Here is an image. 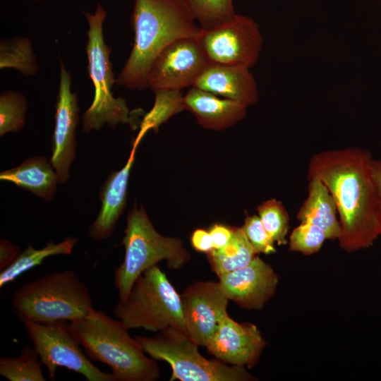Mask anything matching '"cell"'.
Returning a JSON list of instances; mask_svg holds the SVG:
<instances>
[{"label":"cell","instance_id":"obj_1","mask_svg":"<svg viewBox=\"0 0 381 381\" xmlns=\"http://www.w3.org/2000/svg\"><path fill=\"white\" fill-rule=\"evenodd\" d=\"M373 161L369 151L358 147L322 151L309 161L308 176L321 180L335 200L337 240L347 252L368 248L381 235Z\"/></svg>","mask_w":381,"mask_h":381},{"label":"cell","instance_id":"obj_2","mask_svg":"<svg viewBox=\"0 0 381 381\" xmlns=\"http://www.w3.org/2000/svg\"><path fill=\"white\" fill-rule=\"evenodd\" d=\"M131 20L133 47L115 84L142 90L161 52L178 39L196 37L200 28L179 0H134Z\"/></svg>","mask_w":381,"mask_h":381},{"label":"cell","instance_id":"obj_3","mask_svg":"<svg viewBox=\"0 0 381 381\" xmlns=\"http://www.w3.org/2000/svg\"><path fill=\"white\" fill-rule=\"evenodd\" d=\"M70 329L90 360L107 365L116 381H155L160 370L147 356L128 327L92 308L84 317L70 322Z\"/></svg>","mask_w":381,"mask_h":381},{"label":"cell","instance_id":"obj_4","mask_svg":"<svg viewBox=\"0 0 381 381\" xmlns=\"http://www.w3.org/2000/svg\"><path fill=\"white\" fill-rule=\"evenodd\" d=\"M11 305L21 321H75L93 308L92 298L73 270L39 277L18 287Z\"/></svg>","mask_w":381,"mask_h":381},{"label":"cell","instance_id":"obj_5","mask_svg":"<svg viewBox=\"0 0 381 381\" xmlns=\"http://www.w3.org/2000/svg\"><path fill=\"white\" fill-rule=\"evenodd\" d=\"M124 232V259L114 274L119 301L126 298L135 280L147 269L165 260L169 268L178 270L190 259L181 239L159 234L142 207L135 205L129 213Z\"/></svg>","mask_w":381,"mask_h":381},{"label":"cell","instance_id":"obj_6","mask_svg":"<svg viewBox=\"0 0 381 381\" xmlns=\"http://www.w3.org/2000/svg\"><path fill=\"white\" fill-rule=\"evenodd\" d=\"M88 24L86 54L87 71L94 85V97L82 119V131L88 133L99 131L104 124L110 128L119 123H130V111L126 101L114 97L111 88L116 83L110 59L111 49L104 41L103 25L107 12L97 3L94 13L85 12Z\"/></svg>","mask_w":381,"mask_h":381},{"label":"cell","instance_id":"obj_7","mask_svg":"<svg viewBox=\"0 0 381 381\" xmlns=\"http://www.w3.org/2000/svg\"><path fill=\"white\" fill-rule=\"evenodd\" d=\"M145 352L156 361L168 363L170 381H253L257 377L245 367L229 365L200 353L199 345L180 329L169 327L153 337L136 336Z\"/></svg>","mask_w":381,"mask_h":381},{"label":"cell","instance_id":"obj_8","mask_svg":"<svg viewBox=\"0 0 381 381\" xmlns=\"http://www.w3.org/2000/svg\"><path fill=\"white\" fill-rule=\"evenodd\" d=\"M113 313L128 329L157 332L174 327L185 332L181 296L157 265L138 277L126 298L116 304Z\"/></svg>","mask_w":381,"mask_h":381},{"label":"cell","instance_id":"obj_9","mask_svg":"<svg viewBox=\"0 0 381 381\" xmlns=\"http://www.w3.org/2000/svg\"><path fill=\"white\" fill-rule=\"evenodd\" d=\"M40 360L51 380H54L58 367L82 375L87 381H116L111 373L102 371L81 351L68 320L50 323L22 321Z\"/></svg>","mask_w":381,"mask_h":381},{"label":"cell","instance_id":"obj_10","mask_svg":"<svg viewBox=\"0 0 381 381\" xmlns=\"http://www.w3.org/2000/svg\"><path fill=\"white\" fill-rule=\"evenodd\" d=\"M195 37L210 64L248 68L258 61L263 44L258 24L241 14L222 25L200 28Z\"/></svg>","mask_w":381,"mask_h":381},{"label":"cell","instance_id":"obj_11","mask_svg":"<svg viewBox=\"0 0 381 381\" xmlns=\"http://www.w3.org/2000/svg\"><path fill=\"white\" fill-rule=\"evenodd\" d=\"M209 64L195 37L178 39L154 61L148 74V87L155 92L193 87Z\"/></svg>","mask_w":381,"mask_h":381},{"label":"cell","instance_id":"obj_12","mask_svg":"<svg viewBox=\"0 0 381 381\" xmlns=\"http://www.w3.org/2000/svg\"><path fill=\"white\" fill-rule=\"evenodd\" d=\"M181 296L186 334L197 344L205 346L226 311L229 299L219 282H197Z\"/></svg>","mask_w":381,"mask_h":381},{"label":"cell","instance_id":"obj_13","mask_svg":"<svg viewBox=\"0 0 381 381\" xmlns=\"http://www.w3.org/2000/svg\"><path fill=\"white\" fill-rule=\"evenodd\" d=\"M78 121L77 94L71 91V73L61 61L52 135V155L50 159L59 183H66L70 177V167L75 157V129Z\"/></svg>","mask_w":381,"mask_h":381},{"label":"cell","instance_id":"obj_14","mask_svg":"<svg viewBox=\"0 0 381 381\" xmlns=\"http://www.w3.org/2000/svg\"><path fill=\"white\" fill-rule=\"evenodd\" d=\"M267 345L259 329L250 322H238L226 314L205 347L215 358L234 365L253 367Z\"/></svg>","mask_w":381,"mask_h":381},{"label":"cell","instance_id":"obj_15","mask_svg":"<svg viewBox=\"0 0 381 381\" xmlns=\"http://www.w3.org/2000/svg\"><path fill=\"white\" fill-rule=\"evenodd\" d=\"M227 298L247 310H260L277 288L279 277L259 256L246 267L219 277Z\"/></svg>","mask_w":381,"mask_h":381},{"label":"cell","instance_id":"obj_16","mask_svg":"<svg viewBox=\"0 0 381 381\" xmlns=\"http://www.w3.org/2000/svg\"><path fill=\"white\" fill-rule=\"evenodd\" d=\"M194 87L238 102L246 107L258 101L256 80L250 68L210 64Z\"/></svg>","mask_w":381,"mask_h":381},{"label":"cell","instance_id":"obj_17","mask_svg":"<svg viewBox=\"0 0 381 381\" xmlns=\"http://www.w3.org/2000/svg\"><path fill=\"white\" fill-rule=\"evenodd\" d=\"M136 148L137 146L133 145L125 166L118 171L111 172L100 190L102 207L87 231L88 236L95 241L105 240L112 235L124 210L130 171L135 161Z\"/></svg>","mask_w":381,"mask_h":381},{"label":"cell","instance_id":"obj_18","mask_svg":"<svg viewBox=\"0 0 381 381\" xmlns=\"http://www.w3.org/2000/svg\"><path fill=\"white\" fill-rule=\"evenodd\" d=\"M183 104L185 110L190 111L202 128L214 131L234 126L244 119L248 108L194 86L183 95Z\"/></svg>","mask_w":381,"mask_h":381},{"label":"cell","instance_id":"obj_19","mask_svg":"<svg viewBox=\"0 0 381 381\" xmlns=\"http://www.w3.org/2000/svg\"><path fill=\"white\" fill-rule=\"evenodd\" d=\"M335 200L324 183L308 176V195L297 212L301 222H310L322 229L327 239H338L340 224Z\"/></svg>","mask_w":381,"mask_h":381},{"label":"cell","instance_id":"obj_20","mask_svg":"<svg viewBox=\"0 0 381 381\" xmlns=\"http://www.w3.org/2000/svg\"><path fill=\"white\" fill-rule=\"evenodd\" d=\"M0 180L11 182L45 201L53 198L59 183L51 160L45 156L28 158L19 166L1 172Z\"/></svg>","mask_w":381,"mask_h":381},{"label":"cell","instance_id":"obj_21","mask_svg":"<svg viewBox=\"0 0 381 381\" xmlns=\"http://www.w3.org/2000/svg\"><path fill=\"white\" fill-rule=\"evenodd\" d=\"M257 255L242 228H234L229 243L214 248L207 258L212 270L218 277L248 265Z\"/></svg>","mask_w":381,"mask_h":381},{"label":"cell","instance_id":"obj_22","mask_svg":"<svg viewBox=\"0 0 381 381\" xmlns=\"http://www.w3.org/2000/svg\"><path fill=\"white\" fill-rule=\"evenodd\" d=\"M77 243V238L68 236L58 243L48 241L41 249H36L30 243L9 267L0 272V287H4L24 272L41 265L49 256L71 255Z\"/></svg>","mask_w":381,"mask_h":381},{"label":"cell","instance_id":"obj_23","mask_svg":"<svg viewBox=\"0 0 381 381\" xmlns=\"http://www.w3.org/2000/svg\"><path fill=\"white\" fill-rule=\"evenodd\" d=\"M13 68L25 77L39 71L31 40L24 36L4 38L0 42V69Z\"/></svg>","mask_w":381,"mask_h":381},{"label":"cell","instance_id":"obj_24","mask_svg":"<svg viewBox=\"0 0 381 381\" xmlns=\"http://www.w3.org/2000/svg\"><path fill=\"white\" fill-rule=\"evenodd\" d=\"M155 94L154 106L145 116L139 133L133 143L136 146L149 130L156 131L170 117L185 110L183 95L181 90H159L155 92Z\"/></svg>","mask_w":381,"mask_h":381},{"label":"cell","instance_id":"obj_25","mask_svg":"<svg viewBox=\"0 0 381 381\" xmlns=\"http://www.w3.org/2000/svg\"><path fill=\"white\" fill-rule=\"evenodd\" d=\"M42 365L35 349L24 346L18 356L0 358V375L9 381H44Z\"/></svg>","mask_w":381,"mask_h":381},{"label":"cell","instance_id":"obj_26","mask_svg":"<svg viewBox=\"0 0 381 381\" xmlns=\"http://www.w3.org/2000/svg\"><path fill=\"white\" fill-rule=\"evenodd\" d=\"M202 29L211 28L233 19V0H179Z\"/></svg>","mask_w":381,"mask_h":381},{"label":"cell","instance_id":"obj_27","mask_svg":"<svg viewBox=\"0 0 381 381\" xmlns=\"http://www.w3.org/2000/svg\"><path fill=\"white\" fill-rule=\"evenodd\" d=\"M27 99L21 93L7 90L0 95V136L18 133L25 123Z\"/></svg>","mask_w":381,"mask_h":381},{"label":"cell","instance_id":"obj_28","mask_svg":"<svg viewBox=\"0 0 381 381\" xmlns=\"http://www.w3.org/2000/svg\"><path fill=\"white\" fill-rule=\"evenodd\" d=\"M263 226L277 245L287 243L289 215L282 203L275 199L262 202L257 209Z\"/></svg>","mask_w":381,"mask_h":381},{"label":"cell","instance_id":"obj_29","mask_svg":"<svg viewBox=\"0 0 381 381\" xmlns=\"http://www.w3.org/2000/svg\"><path fill=\"white\" fill-rule=\"evenodd\" d=\"M327 239L325 231L310 223L301 222L289 237V249L309 255L317 253Z\"/></svg>","mask_w":381,"mask_h":381},{"label":"cell","instance_id":"obj_30","mask_svg":"<svg viewBox=\"0 0 381 381\" xmlns=\"http://www.w3.org/2000/svg\"><path fill=\"white\" fill-rule=\"evenodd\" d=\"M241 228L257 255L276 252L274 242L263 226L259 216L248 217Z\"/></svg>","mask_w":381,"mask_h":381},{"label":"cell","instance_id":"obj_31","mask_svg":"<svg viewBox=\"0 0 381 381\" xmlns=\"http://www.w3.org/2000/svg\"><path fill=\"white\" fill-rule=\"evenodd\" d=\"M21 253L18 246L6 239L0 241V272L9 267Z\"/></svg>","mask_w":381,"mask_h":381},{"label":"cell","instance_id":"obj_32","mask_svg":"<svg viewBox=\"0 0 381 381\" xmlns=\"http://www.w3.org/2000/svg\"><path fill=\"white\" fill-rule=\"evenodd\" d=\"M234 227L222 224L213 225L209 232L212 237L214 248H220L226 246L233 235Z\"/></svg>","mask_w":381,"mask_h":381},{"label":"cell","instance_id":"obj_33","mask_svg":"<svg viewBox=\"0 0 381 381\" xmlns=\"http://www.w3.org/2000/svg\"><path fill=\"white\" fill-rule=\"evenodd\" d=\"M191 243L193 248L200 252L208 253L214 249L210 232L202 229L193 231L191 236Z\"/></svg>","mask_w":381,"mask_h":381},{"label":"cell","instance_id":"obj_34","mask_svg":"<svg viewBox=\"0 0 381 381\" xmlns=\"http://www.w3.org/2000/svg\"><path fill=\"white\" fill-rule=\"evenodd\" d=\"M372 174L376 191L378 218L381 226V160L373 159Z\"/></svg>","mask_w":381,"mask_h":381},{"label":"cell","instance_id":"obj_35","mask_svg":"<svg viewBox=\"0 0 381 381\" xmlns=\"http://www.w3.org/2000/svg\"><path fill=\"white\" fill-rule=\"evenodd\" d=\"M33 1H40V0H33Z\"/></svg>","mask_w":381,"mask_h":381}]
</instances>
